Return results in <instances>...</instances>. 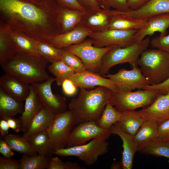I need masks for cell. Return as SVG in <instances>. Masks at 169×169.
Returning a JSON list of instances; mask_svg holds the SVG:
<instances>
[{"mask_svg":"<svg viewBox=\"0 0 169 169\" xmlns=\"http://www.w3.org/2000/svg\"><path fill=\"white\" fill-rule=\"evenodd\" d=\"M59 8L54 0L40 4L21 0H0L1 17L4 21L2 22L13 30L47 42L62 33L58 20Z\"/></svg>","mask_w":169,"mask_h":169,"instance_id":"1","label":"cell"},{"mask_svg":"<svg viewBox=\"0 0 169 169\" xmlns=\"http://www.w3.org/2000/svg\"><path fill=\"white\" fill-rule=\"evenodd\" d=\"M78 96L72 99L68 105L76 116L75 125L89 121H96L101 116L109 102L113 92L104 87L93 90L80 89Z\"/></svg>","mask_w":169,"mask_h":169,"instance_id":"2","label":"cell"},{"mask_svg":"<svg viewBox=\"0 0 169 169\" xmlns=\"http://www.w3.org/2000/svg\"><path fill=\"white\" fill-rule=\"evenodd\" d=\"M47 62L39 55L17 53L1 65L5 73L14 75L31 84L50 77L46 71Z\"/></svg>","mask_w":169,"mask_h":169,"instance_id":"3","label":"cell"},{"mask_svg":"<svg viewBox=\"0 0 169 169\" xmlns=\"http://www.w3.org/2000/svg\"><path fill=\"white\" fill-rule=\"evenodd\" d=\"M137 63L150 85L161 83L169 78V54L163 51L147 49L141 54Z\"/></svg>","mask_w":169,"mask_h":169,"instance_id":"4","label":"cell"},{"mask_svg":"<svg viewBox=\"0 0 169 169\" xmlns=\"http://www.w3.org/2000/svg\"><path fill=\"white\" fill-rule=\"evenodd\" d=\"M150 41L148 37L127 46L111 48L103 58L98 74L102 76L107 74L112 67L119 64L128 63L131 66L137 64L141 54L147 49Z\"/></svg>","mask_w":169,"mask_h":169,"instance_id":"5","label":"cell"},{"mask_svg":"<svg viewBox=\"0 0 169 169\" xmlns=\"http://www.w3.org/2000/svg\"><path fill=\"white\" fill-rule=\"evenodd\" d=\"M105 137H98L92 139L89 142L82 145L69 148L57 149L53 154L62 157L75 156L86 165L95 164L99 157L107 153L109 143Z\"/></svg>","mask_w":169,"mask_h":169,"instance_id":"6","label":"cell"},{"mask_svg":"<svg viewBox=\"0 0 169 169\" xmlns=\"http://www.w3.org/2000/svg\"><path fill=\"white\" fill-rule=\"evenodd\" d=\"M76 122L75 113L69 109L56 114L46 130L53 151L65 147Z\"/></svg>","mask_w":169,"mask_h":169,"instance_id":"7","label":"cell"},{"mask_svg":"<svg viewBox=\"0 0 169 169\" xmlns=\"http://www.w3.org/2000/svg\"><path fill=\"white\" fill-rule=\"evenodd\" d=\"M160 94L158 90H148L113 92L109 102L118 110H135L149 105Z\"/></svg>","mask_w":169,"mask_h":169,"instance_id":"8","label":"cell"},{"mask_svg":"<svg viewBox=\"0 0 169 169\" xmlns=\"http://www.w3.org/2000/svg\"><path fill=\"white\" fill-rule=\"evenodd\" d=\"M111 48L95 46L89 38L63 49L78 56L87 71L98 74L103 58Z\"/></svg>","mask_w":169,"mask_h":169,"instance_id":"9","label":"cell"},{"mask_svg":"<svg viewBox=\"0 0 169 169\" xmlns=\"http://www.w3.org/2000/svg\"><path fill=\"white\" fill-rule=\"evenodd\" d=\"M137 65H133L131 70L122 68L115 74H107L102 76L112 81L117 92L130 91L135 89L144 90L150 84Z\"/></svg>","mask_w":169,"mask_h":169,"instance_id":"10","label":"cell"},{"mask_svg":"<svg viewBox=\"0 0 169 169\" xmlns=\"http://www.w3.org/2000/svg\"><path fill=\"white\" fill-rule=\"evenodd\" d=\"M137 31L107 29L92 32L89 37L94 45L97 47H124L135 43L133 38Z\"/></svg>","mask_w":169,"mask_h":169,"instance_id":"11","label":"cell"},{"mask_svg":"<svg viewBox=\"0 0 169 169\" xmlns=\"http://www.w3.org/2000/svg\"><path fill=\"white\" fill-rule=\"evenodd\" d=\"M55 81L54 78L50 77L45 81L31 84L43 105L51 112L57 114L66 110L68 106L65 97L53 92L51 85Z\"/></svg>","mask_w":169,"mask_h":169,"instance_id":"12","label":"cell"},{"mask_svg":"<svg viewBox=\"0 0 169 169\" xmlns=\"http://www.w3.org/2000/svg\"><path fill=\"white\" fill-rule=\"evenodd\" d=\"M111 134L110 130L100 127L95 121L83 122L74 128L65 148L84 144L95 138L105 137L107 139Z\"/></svg>","mask_w":169,"mask_h":169,"instance_id":"13","label":"cell"},{"mask_svg":"<svg viewBox=\"0 0 169 169\" xmlns=\"http://www.w3.org/2000/svg\"><path fill=\"white\" fill-rule=\"evenodd\" d=\"M120 12L102 8L86 10L79 24L92 32L104 30L108 28L113 18Z\"/></svg>","mask_w":169,"mask_h":169,"instance_id":"14","label":"cell"},{"mask_svg":"<svg viewBox=\"0 0 169 169\" xmlns=\"http://www.w3.org/2000/svg\"><path fill=\"white\" fill-rule=\"evenodd\" d=\"M139 111L145 120H153L158 125L169 119V93L160 95L150 105Z\"/></svg>","mask_w":169,"mask_h":169,"instance_id":"15","label":"cell"},{"mask_svg":"<svg viewBox=\"0 0 169 169\" xmlns=\"http://www.w3.org/2000/svg\"><path fill=\"white\" fill-rule=\"evenodd\" d=\"M69 79L80 89L102 86L109 89L113 92H117L116 88L111 80L98 73L88 71L75 73Z\"/></svg>","mask_w":169,"mask_h":169,"instance_id":"16","label":"cell"},{"mask_svg":"<svg viewBox=\"0 0 169 169\" xmlns=\"http://www.w3.org/2000/svg\"><path fill=\"white\" fill-rule=\"evenodd\" d=\"M30 84L14 75L5 73L0 78V88L17 100L22 102L28 95Z\"/></svg>","mask_w":169,"mask_h":169,"instance_id":"17","label":"cell"},{"mask_svg":"<svg viewBox=\"0 0 169 169\" xmlns=\"http://www.w3.org/2000/svg\"><path fill=\"white\" fill-rule=\"evenodd\" d=\"M92 32L79 24L70 31L55 35L47 43L56 48L63 49L83 42Z\"/></svg>","mask_w":169,"mask_h":169,"instance_id":"18","label":"cell"},{"mask_svg":"<svg viewBox=\"0 0 169 169\" xmlns=\"http://www.w3.org/2000/svg\"><path fill=\"white\" fill-rule=\"evenodd\" d=\"M169 27V13L154 16L147 19L144 26L137 30L133 40L135 43L141 42L147 36H152L156 32L160 33V35H165Z\"/></svg>","mask_w":169,"mask_h":169,"instance_id":"19","label":"cell"},{"mask_svg":"<svg viewBox=\"0 0 169 169\" xmlns=\"http://www.w3.org/2000/svg\"><path fill=\"white\" fill-rule=\"evenodd\" d=\"M167 13H169V0H150L137 9L121 12V14L132 18L146 20Z\"/></svg>","mask_w":169,"mask_h":169,"instance_id":"20","label":"cell"},{"mask_svg":"<svg viewBox=\"0 0 169 169\" xmlns=\"http://www.w3.org/2000/svg\"><path fill=\"white\" fill-rule=\"evenodd\" d=\"M110 130L111 134L119 136L123 142V151L121 162L122 168L132 169L134 155L138 151L133 137L123 131L116 123L112 126Z\"/></svg>","mask_w":169,"mask_h":169,"instance_id":"21","label":"cell"},{"mask_svg":"<svg viewBox=\"0 0 169 169\" xmlns=\"http://www.w3.org/2000/svg\"><path fill=\"white\" fill-rule=\"evenodd\" d=\"M23 111L18 118L21 124V131L25 132L33 119L43 105L38 96L30 84L29 94L25 100Z\"/></svg>","mask_w":169,"mask_h":169,"instance_id":"22","label":"cell"},{"mask_svg":"<svg viewBox=\"0 0 169 169\" xmlns=\"http://www.w3.org/2000/svg\"><path fill=\"white\" fill-rule=\"evenodd\" d=\"M12 29L7 24L0 22V64L11 59L17 53L11 36Z\"/></svg>","mask_w":169,"mask_h":169,"instance_id":"23","label":"cell"},{"mask_svg":"<svg viewBox=\"0 0 169 169\" xmlns=\"http://www.w3.org/2000/svg\"><path fill=\"white\" fill-rule=\"evenodd\" d=\"M120 111L121 115L117 124L123 131L133 137L145 121L144 119L139 111Z\"/></svg>","mask_w":169,"mask_h":169,"instance_id":"24","label":"cell"},{"mask_svg":"<svg viewBox=\"0 0 169 169\" xmlns=\"http://www.w3.org/2000/svg\"><path fill=\"white\" fill-rule=\"evenodd\" d=\"M56 114L43 105L23 136L27 138L34 134L46 131Z\"/></svg>","mask_w":169,"mask_h":169,"instance_id":"25","label":"cell"},{"mask_svg":"<svg viewBox=\"0 0 169 169\" xmlns=\"http://www.w3.org/2000/svg\"><path fill=\"white\" fill-rule=\"evenodd\" d=\"M158 123L152 120H145L133 137L138 149L154 141L158 137Z\"/></svg>","mask_w":169,"mask_h":169,"instance_id":"26","label":"cell"},{"mask_svg":"<svg viewBox=\"0 0 169 169\" xmlns=\"http://www.w3.org/2000/svg\"><path fill=\"white\" fill-rule=\"evenodd\" d=\"M84 11L60 7L58 20L62 33L72 30L79 24Z\"/></svg>","mask_w":169,"mask_h":169,"instance_id":"27","label":"cell"},{"mask_svg":"<svg viewBox=\"0 0 169 169\" xmlns=\"http://www.w3.org/2000/svg\"><path fill=\"white\" fill-rule=\"evenodd\" d=\"M24 105L21 102L5 92L0 88V118L4 116H13L22 114Z\"/></svg>","mask_w":169,"mask_h":169,"instance_id":"28","label":"cell"},{"mask_svg":"<svg viewBox=\"0 0 169 169\" xmlns=\"http://www.w3.org/2000/svg\"><path fill=\"white\" fill-rule=\"evenodd\" d=\"M33 149L40 155L49 157L53 150L46 131L33 134L26 138Z\"/></svg>","mask_w":169,"mask_h":169,"instance_id":"29","label":"cell"},{"mask_svg":"<svg viewBox=\"0 0 169 169\" xmlns=\"http://www.w3.org/2000/svg\"><path fill=\"white\" fill-rule=\"evenodd\" d=\"M115 16L107 29L121 30H139L146 24L147 20L132 18L121 14Z\"/></svg>","mask_w":169,"mask_h":169,"instance_id":"30","label":"cell"},{"mask_svg":"<svg viewBox=\"0 0 169 169\" xmlns=\"http://www.w3.org/2000/svg\"><path fill=\"white\" fill-rule=\"evenodd\" d=\"M11 35L15 45L17 53L39 55L36 50V40L12 29Z\"/></svg>","mask_w":169,"mask_h":169,"instance_id":"31","label":"cell"},{"mask_svg":"<svg viewBox=\"0 0 169 169\" xmlns=\"http://www.w3.org/2000/svg\"><path fill=\"white\" fill-rule=\"evenodd\" d=\"M0 137L7 142L13 151L29 156L37 154L33 149L27 139L23 136L8 134Z\"/></svg>","mask_w":169,"mask_h":169,"instance_id":"32","label":"cell"},{"mask_svg":"<svg viewBox=\"0 0 169 169\" xmlns=\"http://www.w3.org/2000/svg\"><path fill=\"white\" fill-rule=\"evenodd\" d=\"M138 151L145 154L164 156L169 159V139L157 138L140 148Z\"/></svg>","mask_w":169,"mask_h":169,"instance_id":"33","label":"cell"},{"mask_svg":"<svg viewBox=\"0 0 169 169\" xmlns=\"http://www.w3.org/2000/svg\"><path fill=\"white\" fill-rule=\"evenodd\" d=\"M120 111L116 110L110 103L106 104L100 117L95 122L100 127L110 130L112 126L120 120Z\"/></svg>","mask_w":169,"mask_h":169,"instance_id":"34","label":"cell"},{"mask_svg":"<svg viewBox=\"0 0 169 169\" xmlns=\"http://www.w3.org/2000/svg\"><path fill=\"white\" fill-rule=\"evenodd\" d=\"M49 72L55 76L58 85H62L63 81L69 79L75 73L74 71L61 60L51 63L48 67Z\"/></svg>","mask_w":169,"mask_h":169,"instance_id":"35","label":"cell"},{"mask_svg":"<svg viewBox=\"0 0 169 169\" xmlns=\"http://www.w3.org/2000/svg\"><path fill=\"white\" fill-rule=\"evenodd\" d=\"M50 158L37 154L32 156L23 154L19 160V169H47Z\"/></svg>","mask_w":169,"mask_h":169,"instance_id":"36","label":"cell"},{"mask_svg":"<svg viewBox=\"0 0 169 169\" xmlns=\"http://www.w3.org/2000/svg\"><path fill=\"white\" fill-rule=\"evenodd\" d=\"M36 45L38 53L48 62L51 63L60 60L63 49L56 48L47 42L37 40Z\"/></svg>","mask_w":169,"mask_h":169,"instance_id":"37","label":"cell"},{"mask_svg":"<svg viewBox=\"0 0 169 169\" xmlns=\"http://www.w3.org/2000/svg\"><path fill=\"white\" fill-rule=\"evenodd\" d=\"M60 60L73 69L75 73L87 71L81 59L78 56L64 49H63Z\"/></svg>","mask_w":169,"mask_h":169,"instance_id":"38","label":"cell"},{"mask_svg":"<svg viewBox=\"0 0 169 169\" xmlns=\"http://www.w3.org/2000/svg\"><path fill=\"white\" fill-rule=\"evenodd\" d=\"M102 8L110 9L111 8L121 12L131 10L128 7L127 0H103Z\"/></svg>","mask_w":169,"mask_h":169,"instance_id":"39","label":"cell"},{"mask_svg":"<svg viewBox=\"0 0 169 169\" xmlns=\"http://www.w3.org/2000/svg\"><path fill=\"white\" fill-rule=\"evenodd\" d=\"M150 44L152 48L161 50L169 54V34L153 38Z\"/></svg>","mask_w":169,"mask_h":169,"instance_id":"40","label":"cell"},{"mask_svg":"<svg viewBox=\"0 0 169 169\" xmlns=\"http://www.w3.org/2000/svg\"><path fill=\"white\" fill-rule=\"evenodd\" d=\"M19 161L0 157V169H19Z\"/></svg>","mask_w":169,"mask_h":169,"instance_id":"41","label":"cell"},{"mask_svg":"<svg viewBox=\"0 0 169 169\" xmlns=\"http://www.w3.org/2000/svg\"><path fill=\"white\" fill-rule=\"evenodd\" d=\"M60 7L69 9L85 11L77 0H54Z\"/></svg>","mask_w":169,"mask_h":169,"instance_id":"42","label":"cell"},{"mask_svg":"<svg viewBox=\"0 0 169 169\" xmlns=\"http://www.w3.org/2000/svg\"><path fill=\"white\" fill-rule=\"evenodd\" d=\"M64 93L67 96H72L77 92V87L70 79L65 80L62 84Z\"/></svg>","mask_w":169,"mask_h":169,"instance_id":"43","label":"cell"},{"mask_svg":"<svg viewBox=\"0 0 169 169\" xmlns=\"http://www.w3.org/2000/svg\"><path fill=\"white\" fill-rule=\"evenodd\" d=\"M144 90H157L161 94L169 93V78L161 83L146 86Z\"/></svg>","mask_w":169,"mask_h":169,"instance_id":"44","label":"cell"},{"mask_svg":"<svg viewBox=\"0 0 169 169\" xmlns=\"http://www.w3.org/2000/svg\"><path fill=\"white\" fill-rule=\"evenodd\" d=\"M77 1L85 11L101 8L99 0H77Z\"/></svg>","mask_w":169,"mask_h":169,"instance_id":"45","label":"cell"},{"mask_svg":"<svg viewBox=\"0 0 169 169\" xmlns=\"http://www.w3.org/2000/svg\"><path fill=\"white\" fill-rule=\"evenodd\" d=\"M0 153L3 156L12 158L15 154L7 142L2 138L0 139Z\"/></svg>","mask_w":169,"mask_h":169,"instance_id":"46","label":"cell"},{"mask_svg":"<svg viewBox=\"0 0 169 169\" xmlns=\"http://www.w3.org/2000/svg\"><path fill=\"white\" fill-rule=\"evenodd\" d=\"M157 133L158 138L169 139V119L158 125Z\"/></svg>","mask_w":169,"mask_h":169,"instance_id":"47","label":"cell"},{"mask_svg":"<svg viewBox=\"0 0 169 169\" xmlns=\"http://www.w3.org/2000/svg\"><path fill=\"white\" fill-rule=\"evenodd\" d=\"M47 169H66L65 162L57 157H50Z\"/></svg>","mask_w":169,"mask_h":169,"instance_id":"48","label":"cell"},{"mask_svg":"<svg viewBox=\"0 0 169 169\" xmlns=\"http://www.w3.org/2000/svg\"><path fill=\"white\" fill-rule=\"evenodd\" d=\"M1 119H3L8 122L10 128L14 131L18 133L21 131V124L19 118L16 119L12 116H4Z\"/></svg>","mask_w":169,"mask_h":169,"instance_id":"49","label":"cell"},{"mask_svg":"<svg viewBox=\"0 0 169 169\" xmlns=\"http://www.w3.org/2000/svg\"><path fill=\"white\" fill-rule=\"evenodd\" d=\"M150 0H127L129 8L132 10L137 9L146 4Z\"/></svg>","mask_w":169,"mask_h":169,"instance_id":"50","label":"cell"},{"mask_svg":"<svg viewBox=\"0 0 169 169\" xmlns=\"http://www.w3.org/2000/svg\"><path fill=\"white\" fill-rule=\"evenodd\" d=\"M0 121V132L1 137H3L8 135L10 127L7 121L3 119H1Z\"/></svg>","mask_w":169,"mask_h":169,"instance_id":"51","label":"cell"},{"mask_svg":"<svg viewBox=\"0 0 169 169\" xmlns=\"http://www.w3.org/2000/svg\"><path fill=\"white\" fill-rule=\"evenodd\" d=\"M65 162L66 169H84L85 167L81 166L76 162L67 161Z\"/></svg>","mask_w":169,"mask_h":169,"instance_id":"52","label":"cell"},{"mask_svg":"<svg viewBox=\"0 0 169 169\" xmlns=\"http://www.w3.org/2000/svg\"><path fill=\"white\" fill-rule=\"evenodd\" d=\"M35 4H43L48 2L49 0H21Z\"/></svg>","mask_w":169,"mask_h":169,"instance_id":"53","label":"cell"},{"mask_svg":"<svg viewBox=\"0 0 169 169\" xmlns=\"http://www.w3.org/2000/svg\"><path fill=\"white\" fill-rule=\"evenodd\" d=\"M121 168H122L121 164L115 162L112 163L110 167L111 169H121Z\"/></svg>","mask_w":169,"mask_h":169,"instance_id":"54","label":"cell"},{"mask_svg":"<svg viewBox=\"0 0 169 169\" xmlns=\"http://www.w3.org/2000/svg\"><path fill=\"white\" fill-rule=\"evenodd\" d=\"M99 1H100V7L101 8L103 5V0H99Z\"/></svg>","mask_w":169,"mask_h":169,"instance_id":"55","label":"cell"}]
</instances>
